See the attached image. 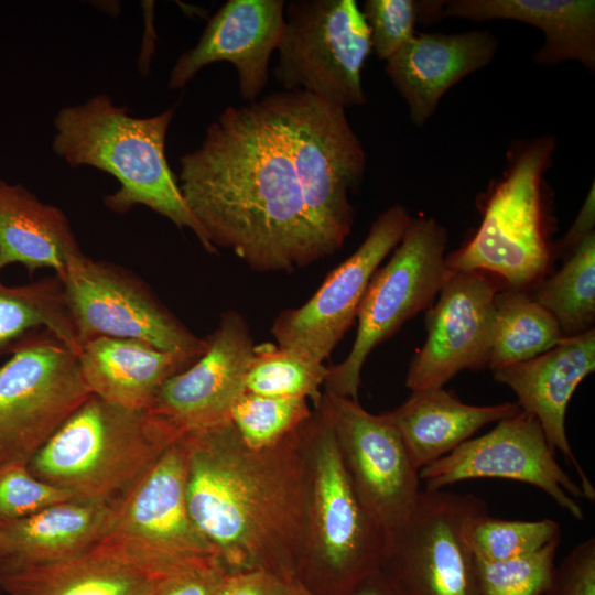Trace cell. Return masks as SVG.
Masks as SVG:
<instances>
[{"label": "cell", "mask_w": 595, "mask_h": 595, "mask_svg": "<svg viewBox=\"0 0 595 595\" xmlns=\"http://www.w3.org/2000/svg\"><path fill=\"white\" fill-rule=\"evenodd\" d=\"M177 181L210 244L255 271H291L342 248L307 204L270 95L224 109L181 156Z\"/></svg>", "instance_id": "obj_1"}, {"label": "cell", "mask_w": 595, "mask_h": 595, "mask_svg": "<svg viewBox=\"0 0 595 595\" xmlns=\"http://www.w3.org/2000/svg\"><path fill=\"white\" fill-rule=\"evenodd\" d=\"M300 428L263 448L249 447L230 421L182 434L188 510L227 572L299 581L307 500Z\"/></svg>", "instance_id": "obj_2"}, {"label": "cell", "mask_w": 595, "mask_h": 595, "mask_svg": "<svg viewBox=\"0 0 595 595\" xmlns=\"http://www.w3.org/2000/svg\"><path fill=\"white\" fill-rule=\"evenodd\" d=\"M174 117L167 109L151 117H133L107 94L58 110L53 120L52 149L73 167L91 166L112 175L119 188L104 197L112 212L126 214L142 205L194 232L208 253L217 249L186 205L177 177L165 155V140Z\"/></svg>", "instance_id": "obj_3"}, {"label": "cell", "mask_w": 595, "mask_h": 595, "mask_svg": "<svg viewBox=\"0 0 595 595\" xmlns=\"http://www.w3.org/2000/svg\"><path fill=\"white\" fill-rule=\"evenodd\" d=\"M180 436L149 409L90 394L28 467L73 498L117 507Z\"/></svg>", "instance_id": "obj_4"}, {"label": "cell", "mask_w": 595, "mask_h": 595, "mask_svg": "<svg viewBox=\"0 0 595 595\" xmlns=\"http://www.w3.org/2000/svg\"><path fill=\"white\" fill-rule=\"evenodd\" d=\"M555 148L551 134L510 144L501 176L480 198L478 228L445 257L451 273H493L524 291L543 279L554 253L545 173Z\"/></svg>", "instance_id": "obj_5"}, {"label": "cell", "mask_w": 595, "mask_h": 595, "mask_svg": "<svg viewBox=\"0 0 595 595\" xmlns=\"http://www.w3.org/2000/svg\"><path fill=\"white\" fill-rule=\"evenodd\" d=\"M307 500L299 581L314 595H345L380 569L385 536L344 467L334 433L315 410L300 428Z\"/></svg>", "instance_id": "obj_6"}, {"label": "cell", "mask_w": 595, "mask_h": 595, "mask_svg": "<svg viewBox=\"0 0 595 595\" xmlns=\"http://www.w3.org/2000/svg\"><path fill=\"white\" fill-rule=\"evenodd\" d=\"M447 231L432 217L411 218L388 263L371 278L357 312L348 356L327 367L325 390L358 401L360 374L371 350L432 305L451 277L445 262Z\"/></svg>", "instance_id": "obj_7"}, {"label": "cell", "mask_w": 595, "mask_h": 595, "mask_svg": "<svg viewBox=\"0 0 595 595\" xmlns=\"http://www.w3.org/2000/svg\"><path fill=\"white\" fill-rule=\"evenodd\" d=\"M274 77L344 108L366 102L361 71L371 53L368 25L355 0H292L285 4Z\"/></svg>", "instance_id": "obj_8"}, {"label": "cell", "mask_w": 595, "mask_h": 595, "mask_svg": "<svg viewBox=\"0 0 595 595\" xmlns=\"http://www.w3.org/2000/svg\"><path fill=\"white\" fill-rule=\"evenodd\" d=\"M0 366V465H29L91 394L77 354L47 331L18 342Z\"/></svg>", "instance_id": "obj_9"}, {"label": "cell", "mask_w": 595, "mask_h": 595, "mask_svg": "<svg viewBox=\"0 0 595 595\" xmlns=\"http://www.w3.org/2000/svg\"><path fill=\"white\" fill-rule=\"evenodd\" d=\"M307 204L343 247L353 223L348 193L363 181L366 154L345 108L304 90L270 94Z\"/></svg>", "instance_id": "obj_10"}, {"label": "cell", "mask_w": 595, "mask_h": 595, "mask_svg": "<svg viewBox=\"0 0 595 595\" xmlns=\"http://www.w3.org/2000/svg\"><path fill=\"white\" fill-rule=\"evenodd\" d=\"M485 508L470 494L422 490L408 521L386 540L380 569L403 595H480L466 529Z\"/></svg>", "instance_id": "obj_11"}, {"label": "cell", "mask_w": 595, "mask_h": 595, "mask_svg": "<svg viewBox=\"0 0 595 595\" xmlns=\"http://www.w3.org/2000/svg\"><path fill=\"white\" fill-rule=\"evenodd\" d=\"M79 345L96 337L138 339L153 347L201 357L207 349L127 270L85 253L57 277Z\"/></svg>", "instance_id": "obj_12"}, {"label": "cell", "mask_w": 595, "mask_h": 595, "mask_svg": "<svg viewBox=\"0 0 595 595\" xmlns=\"http://www.w3.org/2000/svg\"><path fill=\"white\" fill-rule=\"evenodd\" d=\"M186 476L187 452L181 435L117 505L105 540L163 575L220 562L190 513Z\"/></svg>", "instance_id": "obj_13"}, {"label": "cell", "mask_w": 595, "mask_h": 595, "mask_svg": "<svg viewBox=\"0 0 595 595\" xmlns=\"http://www.w3.org/2000/svg\"><path fill=\"white\" fill-rule=\"evenodd\" d=\"M329 424L344 467L386 540L412 515L421 494L419 469L387 412L329 391L315 408Z\"/></svg>", "instance_id": "obj_14"}, {"label": "cell", "mask_w": 595, "mask_h": 595, "mask_svg": "<svg viewBox=\"0 0 595 595\" xmlns=\"http://www.w3.org/2000/svg\"><path fill=\"white\" fill-rule=\"evenodd\" d=\"M539 421L520 410L497 422L488 433L469 439L450 454L422 467L420 480L425 490L468 479L502 478L540 488L574 519L584 512L576 498L584 497L576 484L554 457Z\"/></svg>", "instance_id": "obj_15"}, {"label": "cell", "mask_w": 595, "mask_h": 595, "mask_svg": "<svg viewBox=\"0 0 595 595\" xmlns=\"http://www.w3.org/2000/svg\"><path fill=\"white\" fill-rule=\"evenodd\" d=\"M411 218L407 207L399 204L383 210L360 246L306 303L278 315L271 328L278 346L323 363L357 317L371 278L399 245Z\"/></svg>", "instance_id": "obj_16"}, {"label": "cell", "mask_w": 595, "mask_h": 595, "mask_svg": "<svg viewBox=\"0 0 595 595\" xmlns=\"http://www.w3.org/2000/svg\"><path fill=\"white\" fill-rule=\"evenodd\" d=\"M497 292L485 272L451 274L426 311L428 337L410 363L409 389L443 388L462 370L488 367Z\"/></svg>", "instance_id": "obj_17"}, {"label": "cell", "mask_w": 595, "mask_h": 595, "mask_svg": "<svg viewBox=\"0 0 595 595\" xmlns=\"http://www.w3.org/2000/svg\"><path fill=\"white\" fill-rule=\"evenodd\" d=\"M206 351L171 377L149 410L178 435L230 421L234 403L245 392L253 343L245 318L223 314L207 338Z\"/></svg>", "instance_id": "obj_18"}, {"label": "cell", "mask_w": 595, "mask_h": 595, "mask_svg": "<svg viewBox=\"0 0 595 595\" xmlns=\"http://www.w3.org/2000/svg\"><path fill=\"white\" fill-rule=\"evenodd\" d=\"M283 0H229L207 22L198 42L175 62L171 89L184 87L215 62H230L242 99L255 102L269 79V61L284 26Z\"/></svg>", "instance_id": "obj_19"}, {"label": "cell", "mask_w": 595, "mask_h": 595, "mask_svg": "<svg viewBox=\"0 0 595 595\" xmlns=\"http://www.w3.org/2000/svg\"><path fill=\"white\" fill-rule=\"evenodd\" d=\"M595 370V331L565 336L550 350L495 370L496 381L517 396L520 409L533 415L552 446L575 468L584 498L595 500V488L571 448L565 430L569 402L577 386Z\"/></svg>", "instance_id": "obj_20"}, {"label": "cell", "mask_w": 595, "mask_h": 595, "mask_svg": "<svg viewBox=\"0 0 595 595\" xmlns=\"http://www.w3.org/2000/svg\"><path fill=\"white\" fill-rule=\"evenodd\" d=\"M498 41L486 30L415 35L386 62V73L422 127L448 89L494 58Z\"/></svg>", "instance_id": "obj_21"}, {"label": "cell", "mask_w": 595, "mask_h": 595, "mask_svg": "<svg viewBox=\"0 0 595 595\" xmlns=\"http://www.w3.org/2000/svg\"><path fill=\"white\" fill-rule=\"evenodd\" d=\"M116 506L71 498L30 516L0 521V572L78 555L110 533Z\"/></svg>", "instance_id": "obj_22"}, {"label": "cell", "mask_w": 595, "mask_h": 595, "mask_svg": "<svg viewBox=\"0 0 595 595\" xmlns=\"http://www.w3.org/2000/svg\"><path fill=\"white\" fill-rule=\"evenodd\" d=\"M165 575L104 540L73 558L0 572L9 595H150Z\"/></svg>", "instance_id": "obj_23"}, {"label": "cell", "mask_w": 595, "mask_h": 595, "mask_svg": "<svg viewBox=\"0 0 595 595\" xmlns=\"http://www.w3.org/2000/svg\"><path fill=\"white\" fill-rule=\"evenodd\" d=\"M442 18L483 22L511 20L543 33V44L533 58L543 66L574 61L595 69L594 0H450Z\"/></svg>", "instance_id": "obj_24"}, {"label": "cell", "mask_w": 595, "mask_h": 595, "mask_svg": "<svg viewBox=\"0 0 595 595\" xmlns=\"http://www.w3.org/2000/svg\"><path fill=\"white\" fill-rule=\"evenodd\" d=\"M91 394L136 409H149L162 386L196 359L131 338L96 337L77 354Z\"/></svg>", "instance_id": "obj_25"}, {"label": "cell", "mask_w": 595, "mask_h": 595, "mask_svg": "<svg viewBox=\"0 0 595 595\" xmlns=\"http://www.w3.org/2000/svg\"><path fill=\"white\" fill-rule=\"evenodd\" d=\"M67 216L19 183L0 178V272L10 264L30 274L51 268L61 277L83 256Z\"/></svg>", "instance_id": "obj_26"}, {"label": "cell", "mask_w": 595, "mask_h": 595, "mask_svg": "<svg viewBox=\"0 0 595 595\" xmlns=\"http://www.w3.org/2000/svg\"><path fill=\"white\" fill-rule=\"evenodd\" d=\"M517 402L470 405L443 388L412 391L397 409L387 412L400 432L415 467L450 454L483 426L520 411Z\"/></svg>", "instance_id": "obj_27"}, {"label": "cell", "mask_w": 595, "mask_h": 595, "mask_svg": "<svg viewBox=\"0 0 595 595\" xmlns=\"http://www.w3.org/2000/svg\"><path fill=\"white\" fill-rule=\"evenodd\" d=\"M565 337L553 315L524 290L507 289L494 300L488 368L529 360Z\"/></svg>", "instance_id": "obj_28"}, {"label": "cell", "mask_w": 595, "mask_h": 595, "mask_svg": "<svg viewBox=\"0 0 595 595\" xmlns=\"http://www.w3.org/2000/svg\"><path fill=\"white\" fill-rule=\"evenodd\" d=\"M47 331L69 349L78 343L60 279L44 278L18 286L0 281V351H9L31 333Z\"/></svg>", "instance_id": "obj_29"}, {"label": "cell", "mask_w": 595, "mask_h": 595, "mask_svg": "<svg viewBox=\"0 0 595 595\" xmlns=\"http://www.w3.org/2000/svg\"><path fill=\"white\" fill-rule=\"evenodd\" d=\"M556 320L564 336L593 328L595 320V234L566 255L562 267L537 283L531 295Z\"/></svg>", "instance_id": "obj_30"}, {"label": "cell", "mask_w": 595, "mask_h": 595, "mask_svg": "<svg viewBox=\"0 0 595 595\" xmlns=\"http://www.w3.org/2000/svg\"><path fill=\"white\" fill-rule=\"evenodd\" d=\"M328 368L272 343L253 347L245 391L267 397L311 399L318 405Z\"/></svg>", "instance_id": "obj_31"}, {"label": "cell", "mask_w": 595, "mask_h": 595, "mask_svg": "<svg viewBox=\"0 0 595 595\" xmlns=\"http://www.w3.org/2000/svg\"><path fill=\"white\" fill-rule=\"evenodd\" d=\"M561 530L551 519L515 521L490 517L487 508L468 522L466 538L476 559L502 562L532 555L553 541Z\"/></svg>", "instance_id": "obj_32"}, {"label": "cell", "mask_w": 595, "mask_h": 595, "mask_svg": "<svg viewBox=\"0 0 595 595\" xmlns=\"http://www.w3.org/2000/svg\"><path fill=\"white\" fill-rule=\"evenodd\" d=\"M311 415L307 399L245 391L232 405L230 422L249 447L263 448L295 432Z\"/></svg>", "instance_id": "obj_33"}, {"label": "cell", "mask_w": 595, "mask_h": 595, "mask_svg": "<svg viewBox=\"0 0 595 595\" xmlns=\"http://www.w3.org/2000/svg\"><path fill=\"white\" fill-rule=\"evenodd\" d=\"M443 6L440 0H366L361 13L377 57H392L415 35L418 23L443 19Z\"/></svg>", "instance_id": "obj_34"}, {"label": "cell", "mask_w": 595, "mask_h": 595, "mask_svg": "<svg viewBox=\"0 0 595 595\" xmlns=\"http://www.w3.org/2000/svg\"><path fill=\"white\" fill-rule=\"evenodd\" d=\"M559 542L553 541L532 555L515 560L485 562L476 559L480 595H543L553 575Z\"/></svg>", "instance_id": "obj_35"}, {"label": "cell", "mask_w": 595, "mask_h": 595, "mask_svg": "<svg viewBox=\"0 0 595 595\" xmlns=\"http://www.w3.org/2000/svg\"><path fill=\"white\" fill-rule=\"evenodd\" d=\"M73 498L35 477L28 465H0V521L23 518Z\"/></svg>", "instance_id": "obj_36"}, {"label": "cell", "mask_w": 595, "mask_h": 595, "mask_svg": "<svg viewBox=\"0 0 595 595\" xmlns=\"http://www.w3.org/2000/svg\"><path fill=\"white\" fill-rule=\"evenodd\" d=\"M543 595H595V539L578 543L554 567Z\"/></svg>", "instance_id": "obj_37"}, {"label": "cell", "mask_w": 595, "mask_h": 595, "mask_svg": "<svg viewBox=\"0 0 595 595\" xmlns=\"http://www.w3.org/2000/svg\"><path fill=\"white\" fill-rule=\"evenodd\" d=\"M216 595H311L296 580L266 570L226 572Z\"/></svg>", "instance_id": "obj_38"}, {"label": "cell", "mask_w": 595, "mask_h": 595, "mask_svg": "<svg viewBox=\"0 0 595 595\" xmlns=\"http://www.w3.org/2000/svg\"><path fill=\"white\" fill-rule=\"evenodd\" d=\"M226 572L219 561L186 566L162 577L150 595H216Z\"/></svg>", "instance_id": "obj_39"}, {"label": "cell", "mask_w": 595, "mask_h": 595, "mask_svg": "<svg viewBox=\"0 0 595 595\" xmlns=\"http://www.w3.org/2000/svg\"><path fill=\"white\" fill-rule=\"evenodd\" d=\"M595 224V205H594V183H592L587 197L577 214L573 225L567 230L566 235L556 246V251L560 253H570L574 250L586 237L594 232Z\"/></svg>", "instance_id": "obj_40"}, {"label": "cell", "mask_w": 595, "mask_h": 595, "mask_svg": "<svg viewBox=\"0 0 595 595\" xmlns=\"http://www.w3.org/2000/svg\"><path fill=\"white\" fill-rule=\"evenodd\" d=\"M311 595H314L311 593ZM345 595H403L393 580L381 569L358 583Z\"/></svg>", "instance_id": "obj_41"}]
</instances>
